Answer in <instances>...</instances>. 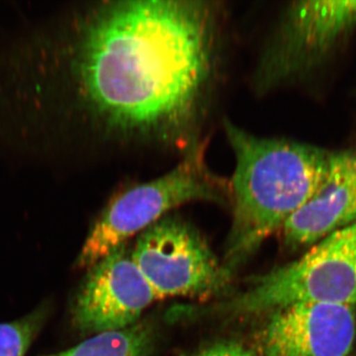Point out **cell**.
<instances>
[{"label": "cell", "instance_id": "cell-1", "mask_svg": "<svg viewBox=\"0 0 356 356\" xmlns=\"http://www.w3.org/2000/svg\"><path fill=\"white\" fill-rule=\"evenodd\" d=\"M225 13L221 1L103 0L35 26L0 50V140L47 159L184 156L206 138Z\"/></svg>", "mask_w": 356, "mask_h": 356}, {"label": "cell", "instance_id": "cell-6", "mask_svg": "<svg viewBox=\"0 0 356 356\" xmlns=\"http://www.w3.org/2000/svg\"><path fill=\"white\" fill-rule=\"evenodd\" d=\"M131 255L156 300L209 296L224 289L231 277L198 229L175 215L140 233Z\"/></svg>", "mask_w": 356, "mask_h": 356}, {"label": "cell", "instance_id": "cell-3", "mask_svg": "<svg viewBox=\"0 0 356 356\" xmlns=\"http://www.w3.org/2000/svg\"><path fill=\"white\" fill-rule=\"evenodd\" d=\"M208 138L201 140L165 175L115 194L91 227L77 267L90 268L178 206L193 201L231 203L229 179L208 165Z\"/></svg>", "mask_w": 356, "mask_h": 356}, {"label": "cell", "instance_id": "cell-12", "mask_svg": "<svg viewBox=\"0 0 356 356\" xmlns=\"http://www.w3.org/2000/svg\"><path fill=\"white\" fill-rule=\"evenodd\" d=\"M195 356H255L254 351L238 341H221L208 346Z\"/></svg>", "mask_w": 356, "mask_h": 356}, {"label": "cell", "instance_id": "cell-9", "mask_svg": "<svg viewBox=\"0 0 356 356\" xmlns=\"http://www.w3.org/2000/svg\"><path fill=\"white\" fill-rule=\"evenodd\" d=\"M356 222V149L332 152L329 166L310 200L283 225L288 245L314 243Z\"/></svg>", "mask_w": 356, "mask_h": 356}, {"label": "cell", "instance_id": "cell-8", "mask_svg": "<svg viewBox=\"0 0 356 356\" xmlns=\"http://www.w3.org/2000/svg\"><path fill=\"white\" fill-rule=\"evenodd\" d=\"M262 356H348L356 336L355 307L302 302L271 312Z\"/></svg>", "mask_w": 356, "mask_h": 356}, {"label": "cell", "instance_id": "cell-7", "mask_svg": "<svg viewBox=\"0 0 356 356\" xmlns=\"http://www.w3.org/2000/svg\"><path fill=\"white\" fill-rule=\"evenodd\" d=\"M156 300L124 245L89 268L74 300L72 322L83 332L121 331L137 324Z\"/></svg>", "mask_w": 356, "mask_h": 356}, {"label": "cell", "instance_id": "cell-4", "mask_svg": "<svg viewBox=\"0 0 356 356\" xmlns=\"http://www.w3.org/2000/svg\"><path fill=\"white\" fill-rule=\"evenodd\" d=\"M302 302L356 305V222L314 243L297 261L257 277L220 310L257 315Z\"/></svg>", "mask_w": 356, "mask_h": 356}, {"label": "cell", "instance_id": "cell-10", "mask_svg": "<svg viewBox=\"0 0 356 356\" xmlns=\"http://www.w3.org/2000/svg\"><path fill=\"white\" fill-rule=\"evenodd\" d=\"M154 334L149 325L95 334L70 350L50 356H151Z\"/></svg>", "mask_w": 356, "mask_h": 356}, {"label": "cell", "instance_id": "cell-11", "mask_svg": "<svg viewBox=\"0 0 356 356\" xmlns=\"http://www.w3.org/2000/svg\"><path fill=\"white\" fill-rule=\"evenodd\" d=\"M49 308L42 306L13 322L0 324V356H24L41 331Z\"/></svg>", "mask_w": 356, "mask_h": 356}, {"label": "cell", "instance_id": "cell-2", "mask_svg": "<svg viewBox=\"0 0 356 356\" xmlns=\"http://www.w3.org/2000/svg\"><path fill=\"white\" fill-rule=\"evenodd\" d=\"M224 129L236 161L229 179L233 224L226 254L231 269L310 200L327 172L332 152L257 137L229 120Z\"/></svg>", "mask_w": 356, "mask_h": 356}, {"label": "cell", "instance_id": "cell-5", "mask_svg": "<svg viewBox=\"0 0 356 356\" xmlns=\"http://www.w3.org/2000/svg\"><path fill=\"white\" fill-rule=\"evenodd\" d=\"M356 27V0L292 2L261 54L254 70L259 95L317 70Z\"/></svg>", "mask_w": 356, "mask_h": 356}]
</instances>
